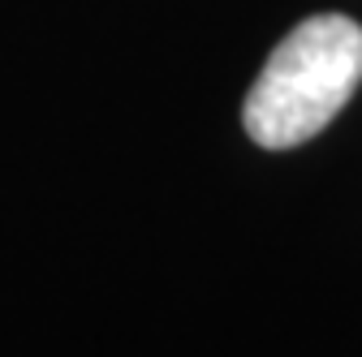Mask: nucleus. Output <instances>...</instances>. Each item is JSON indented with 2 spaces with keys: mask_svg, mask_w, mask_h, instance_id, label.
<instances>
[{
  "mask_svg": "<svg viewBox=\"0 0 362 357\" xmlns=\"http://www.w3.org/2000/svg\"><path fill=\"white\" fill-rule=\"evenodd\" d=\"M362 82V26L345 13L306 18L285 35L255 78L242 121L267 151H289L324 133Z\"/></svg>",
  "mask_w": 362,
  "mask_h": 357,
  "instance_id": "nucleus-1",
  "label": "nucleus"
}]
</instances>
